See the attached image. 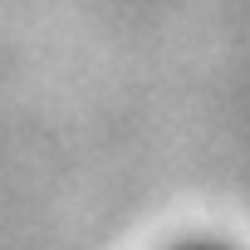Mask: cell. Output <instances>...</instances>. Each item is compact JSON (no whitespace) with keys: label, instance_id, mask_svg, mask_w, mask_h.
Here are the masks:
<instances>
[{"label":"cell","instance_id":"6da1fadb","mask_svg":"<svg viewBox=\"0 0 250 250\" xmlns=\"http://www.w3.org/2000/svg\"><path fill=\"white\" fill-rule=\"evenodd\" d=\"M177 250H230V245H221V240H187V245H177Z\"/></svg>","mask_w":250,"mask_h":250}]
</instances>
